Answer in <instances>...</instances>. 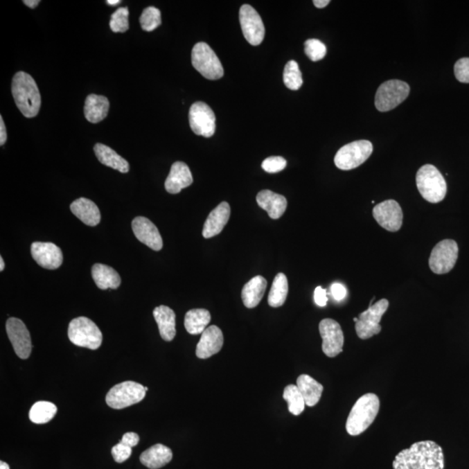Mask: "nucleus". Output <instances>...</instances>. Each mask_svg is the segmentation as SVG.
<instances>
[{"instance_id":"nucleus-7","label":"nucleus","mask_w":469,"mask_h":469,"mask_svg":"<svg viewBox=\"0 0 469 469\" xmlns=\"http://www.w3.org/2000/svg\"><path fill=\"white\" fill-rule=\"evenodd\" d=\"M145 387L140 383L127 381L112 387L106 396V403L112 409H123L134 405L145 398Z\"/></svg>"},{"instance_id":"nucleus-2","label":"nucleus","mask_w":469,"mask_h":469,"mask_svg":"<svg viewBox=\"0 0 469 469\" xmlns=\"http://www.w3.org/2000/svg\"><path fill=\"white\" fill-rule=\"evenodd\" d=\"M12 91L17 107L26 118H34L39 113L41 97L35 80L29 74L19 71L13 77Z\"/></svg>"},{"instance_id":"nucleus-15","label":"nucleus","mask_w":469,"mask_h":469,"mask_svg":"<svg viewBox=\"0 0 469 469\" xmlns=\"http://www.w3.org/2000/svg\"><path fill=\"white\" fill-rule=\"evenodd\" d=\"M6 333L8 335L17 355L21 359L29 358L33 344L30 332L26 324L18 318L11 317L6 321Z\"/></svg>"},{"instance_id":"nucleus-17","label":"nucleus","mask_w":469,"mask_h":469,"mask_svg":"<svg viewBox=\"0 0 469 469\" xmlns=\"http://www.w3.org/2000/svg\"><path fill=\"white\" fill-rule=\"evenodd\" d=\"M30 253L37 265L44 269H56L62 265V251L53 242H33Z\"/></svg>"},{"instance_id":"nucleus-34","label":"nucleus","mask_w":469,"mask_h":469,"mask_svg":"<svg viewBox=\"0 0 469 469\" xmlns=\"http://www.w3.org/2000/svg\"><path fill=\"white\" fill-rule=\"evenodd\" d=\"M283 399L287 403L290 413L294 416H300L304 412L306 403L302 393L297 385H287L283 391Z\"/></svg>"},{"instance_id":"nucleus-49","label":"nucleus","mask_w":469,"mask_h":469,"mask_svg":"<svg viewBox=\"0 0 469 469\" xmlns=\"http://www.w3.org/2000/svg\"><path fill=\"white\" fill-rule=\"evenodd\" d=\"M0 469H10L9 465L5 461H0Z\"/></svg>"},{"instance_id":"nucleus-22","label":"nucleus","mask_w":469,"mask_h":469,"mask_svg":"<svg viewBox=\"0 0 469 469\" xmlns=\"http://www.w3.org/2000/svg\"><path fill=\"white\" fill-rule=\"evenodd\" d=\"M256 202L259 207L266 211L269 217L275 220L282 217L287 205L285 197L269 190L260 191L256 196Z\"/></svg>"},{"instance_id":"nucleus-28","label":"nucleus","mask_w":469,"mask_h":469,"mask_svg":"<svg viewBox=\"0 0 469 469\" xmlns=\"http://www.w3.org/2000/svg\"><path fill=\"white\" fill-rule=\"evenodd\" d=\"M92 278L96 285L99 289L105 290L108 289H118L121 284V278L119 274L114 269L108 265L96 263L91 269Z\"/></svg>"},{"instance_id":"nucleus-43","label":"nucleus","mask_w":469,"mask_h":469,"mask_svg":"<svg viewBox=\"0 0 469 469\" xmlns=\"http://www.w3.org/2000/svg\"><path fill=\"white\" fill-rule=\"evenodd\" d=\"M315 302L318 306L324 307L327 306L328 297L326 290L321 286L317 287L314 294Z\"/></svg>"},{"instance_id":"nucleus-14","label":"nucleus","mask_w":469,"mask_h":469,"mask_svg":"<svg viewBox=\"0 0 469 469\" xmlns=\"http://www.w3.org/2000/svg\"><path fill=\"white\" fill-rule=\"evenodd\" d=\"M319 331L323 338L324 353L328 357H335L342 352L344 344V332L337 321L326 318L321 321Z\"/></svg>"},{"instance_id":"nucleus-4","label":"nucleus","mask_w":469,"mask_h":469,"mask_svg":"<svg viewBox=\"0 0 469 469\" xmlns=\"http://www.w3.org/2000/svg\"><path fill=\"white\" fill-rule=\"evenodd\" d=\"M416 180L420 194L430 203H440L446 197V180L439 170L432 164H425L421 167L417 171Z\"/></svg>"},{"instance_id":"nucleus-48","label":"nucleus","mask_w":469,"mask_h":469,"mask_svg":"<svg viewBox=\"0 0 469 469\" xmlns=\"http://www.w3.org/2000/svg\"><path fill=\"white\" fill-rule=\"evenodd\" d=\"M121 2V0H108L107 4L109 6H116L118 5Z\"/></svg>"},{"instance_id":"nucleus-39","label":"nucleus","mask_w":469,"mask_h":469,"mask_svg":"<svg viewBox=\"0 0 469 469\" xmlns=\"http://www.w3.org/2000/svg\"><path fill=\"white\" fill-rule=\"evenodd\" d=\"M287 161L282 157H269L263 161L262 168L269 173L280 172L285 169Z\"/></svg>"},{"instance_id":"nucleus-18","label":"nucleus","mask_w":469,"mask_h":469,"mask_svg":"<svg viewBox=\"0 0 469 469\" xmlns=\"http://www.w3.org/2000/svg\"><path fill=\"white\" fill-rule=\"evenodd\" d=\"M132 231L135 237L153 251H159L163 248V239L159 229L148 218L138 217L132 221Z\"/></svg>"},{"instance_id":"nucleus-20","label":"nucleus","mask_w":469,"mask_h":469,"mask_svg":"<svg viewBox=\"0 0 469 469\" xmlns=\"http://www.w3.org/2000/svg\"><path fill=\"white\" fill-rule=\"evenodd\" d=\"M193 183V174L189 166L183 162H176L170 168L169 176L166 184V190L170 194H179L184 188L189 187Z\"/></svg>"},{"instance_id":"nucleus-50","label":"nucleus","mask_w":469,"mask_h":469,"mask_svg":"<svg viewBox=\"0 0 469 469\" xmlns=\"http://www.w3.org/2000/svg\"><path fill=\"white\" fill-rule=\"evenodd\" d=\"M5 269V263L3 258H0V272H3Z\"/></svg>"},{"instance_id":"nucleus-12","label":"nucleus","mask_w":469,"mask_h":469,"mask_svg":"<svg viewBox=\"0 0 469 469\" xmlns=\"http://www.w3.org/2000/svg\"><path fill=\"white\" fill-rule=\"evenodd\" d=\"M239 20L245 39L251 46H259L265 39V28L258 12L251 6L244 5L239 11Z\"/></svg>"},{"instance_id":"nucleus-45","label":"nucleus","mask_w":469,"mask_h":469,"mask_svg":"<svg viewBox=\"0 0 469 469\" xmlns=\"http://www.w3.org/2000/svg\"><path fill=\"white\" fill-rule=\"evenodd\" d=\"M8 139V133H6V129L4 121L3 118H0V145H4Z\"/></svg>"},{"instance_id":"nucleus-27","label":"nucleus","mask_w":469,"mask_h":469,"mask_svg":"<svg viewBox=\"0 0 469 469\" xmlns=\"http://www.w3.org/2000/svg\"><path fill=\"white\" fill-rule=\"evenodd\" d=\"M267 289V281L262 276L253 277L242 290V299L245 307L253 309L261 302Z\"/></svg>"},{"instance_id":"nucleus-31","label":"nucleus","mask_w":469,"mask_h":469,"mask_svg":"<svg viewBox=\"0 0 469 469\" xmlns=\"http://www.w3.org/2000/svg\"><path fill=\"white\" fill-rule=\"evenodd\" d=\"M211 313L204 309H194L188 311L184 317V327L191 335L203 334L211 323Z\"/></svg>"},{"instance_id":"nucleus-5","label":"nucleus","mask_w":469,"mask_h":469,"mask_svg":"<svg viewBox=\"0 0 469 469\" xmlns=\"http://www.w3.org/2000/svg\"><path fill=\"white\" fill-rule=\"evenodd\" d=\"M68 337L74 345L95 351L100 347L103 335L99 328L87 317L75 318L68 328Z\"/></svg>"},{"instance_id":"nucleus-35","label":"nucleus","mask_w":469,"mask_h":469,"mask_svg":"<svg viewBox=\"0 0 469 469\" xmlns=\"http://www.w3.org/2000/svg\"><path fill=\"white\" fill-rule=\"evenodd\" d=\"M283 82L290 90L297 91L302 87L303 80L299 64L290 60L287 63L283 71Z\"/></svg>"},{"instance_id":"nucleus-33","label":"nucleus","mask_w":469,"mask_h":469,"mask_svg":"<svg viewBox=\"0 0 469 469\" xmlns=\"http://www.w3.org/2000/svg\"><path fill=\"white\" fill-rule=\"evenodd\" d=\"M57 409L53 402H37L34 403L32 409L30 410L29 418L30 422L36 424H44L49 423L56 415Z\"/></svg>"},{"instance_id":"nucleus-29","label":"nucleus","mask_w":469,"mask_h":469,"mask_svg":"<svg viewBox=\"0 0 469 469\" xmlns=\"http://www.w3.org/2000/svg\"><path fill=\"white\" fill-rule=\"evenodd\" d=\"M94 152L99 162L104 164V166L111 167L112 169L121 171L122 173L128 172L130 166L127 161L123 159L115 150L109 148L107 145H103V143H97L94 146Z\"/></svg>"},{"instance_id":"nucleus-42","label":"nucleus","mask_w":469,"mask_h":469,"mask_svg":"<svg viewBox=\"0 0 469 469\" xmlns=\"http://www.w3.org/2000/svg\"><path fill=\"white\" fill-rule=\"evenodd\" d=\"M331 294L335 300L342 301L347 295V290H346V287L342 284L335 283L331 285Z\"/></svg>"},{"instance_id":"nucleus-21","label":"nucleus","mask_w":469,"mask_h":469,"mask_svg":"<svg viewBox=\"0 0 469 469\" xmlns=\"http://www.w3.org/2000/svg\"><path fill=\"white\" fill-rule=\"evenodd\" d=\"M231 217V207L227 202H222L209 215L204 222L203 236L204 238H211L220 234Z\"/></svg>"},{"instance_id":"nucleus-25","label":"nucleus","mask_w":469,"mask_h":469,"mask_svg":"<svg viewBox=\"0 0 469 469\" xmlns=\"http://www.w3.org/2000/svg\"><path fill=\"white\" fill-rule=\"evenodd\" d=\"M71 211L85 224L91 227L98 225L101 221V213L98 207L87 198L80 197L75 200L71 204Z\"/></svg>"},{"instance_id":"nucleus-16","label":"nucleus","mask_w":469,"mask_h":469,"mask_svg":"<svg viewBox=\"0 0 469 469\" xmlns=\"http://www.w3.org/2000/svg\"><path fill=\"white\" fill-rule=\"evenodd\" d=\"M373 217L378 224L390 232L398 231L402 226L403 213L398 202L386 200L373 209Z\"/></svg>"},{"instance_id":"nucleus-3","label":"nucleus","mask_w":469,"mask_h":469,"mask_svg":"<svg viewBox=\"0 0 469 469\" xmlns=\"http://www.w3.org/2000/svg\"><path fill=\"white\" fill-rule=\"evenodd\" d=\"M380 400L375 393H365L357 400L349 413L346 430L352 436H357L367 430L378 416Z\"/></svg>"},{"instance_id":"nucleus-38","label":"nucleus","mask_w":469,"mask_h":469,"mask_svg":"<svg viewBox=\"0 0 469 469\" xmlns=\"http://www.w3.org/2000/svg\"><path fill=\"white\" fill-rule=\"evenodd\" d=\"M304 51L310 60L317 62L326 56L327 48L321 41L315 39H308L304 44Z\"/></svg>"},{"instance_id":"nucleus-11","label":"nucleus","mask_w":469,"mask_h":469,"mask_svg":"<svg viewBox=\"0 0 469 469\" xmlns=\"http://www.w3.org/2000/svg\"><path fill=\"white\" fill-rule=\"evenodd\" d=\"M459 248L457 242L452 239L438 242L431 252L429 260L430 268L437 275H443L451 272L457 262Z\"/></svg>"},{"instance_id":"nucleus-41","label":"nucleus","mask_w":469,"mask_h":469,"mask_svg":"<svg viewBox=\"0 0 469 469\" xmlns=\"http://www.w3.org/2000/svg\"><path fill=\"white\" fill-rule=\"evenodd\" d=\"M132 452V448L125 446V444L121 443L115 445L112 450V457L118 463H122V462L127 461L131 457Z\"/></svg>"},{"instance_id":"nucleus-23","label":"nucleus","mask_w":469,"mask_h":469,"mask_svg":"<svg viewBox=\"0 0 469 469\" xmlns=\"http://www.w3.org/2000/svg\"><path fill=\"white\" fill-rule=\"evenodd\" d=\"M173 454L170 448L163 444H155L140 455V461L150 469L164 467L172 460Z\"/></svg>"},{"instance_id":"nucleus-40","label":"nucleus","mask_w":469,"mask_h":469,"mask_svg":"<svg viewBox=\"0 0 469 469\" xmlns=\"http://www.w3.org/2000/svg\"><path fill=\"white\" fill-rule=\"evenodd\" d=\"M454 75L461 83L469 84V57H462L455 63Z\"/></svg>"},{"instance_id":"nucleus-26","label":"nucleus","mask_w":469,"mask_h":469,"mask_svg":"<svg viewBox=\"0 0 469 469\" xmlns=\"http://www.w3.org/2000/svg\"><path fill=\"white\" fill-rule=\"evenodd\" d=\"M109 108V103L105 96L89 95L85 99V118L92 124H98L107 116Z\"/></svg>"},{"instance_id":"nucleus-30","label":"nucleus","mask_w":469,"mask_h":469,"mask_svg":"<svg viewBox=\"0 0 469 469\" xmlns=\"http://www.w3.org/2000/svg\"><path fill=\"white\" fill-rule=\"evenodd\" d=\"M297 386L302 393L307 406L317 405L324 391V386L309 375H301L297 378Z\"/></svg>"},{"instance_id":"nucleus-36","label":"nucleus","mask_w":469,"mask_h":469,"mask_svg":"<svg viewBox=\"0 0 469 469\" xmlns=\"http://www.w3.org/2000/svg\"><path fill=\"white\" fill-rule=\"evenodd\" d=\"M161 12L159 9L150 6L143 10L141 17H140V25L142 29L145 32H152L161 25Z\"/></svg>"},{"instance_id":"nucleus-37","label":"nucleus","mask_w":469,"mask_h":469,"mask_svg":"<svg viewBox=\"0 0 469 469\" xmlns=\"http://www.w3.org/2000/svg\"><path fill=\"white\" fill-rule=\"evenodd\" d=\"M109 27L113 33H125L129 30V10L121 8L116 10L109 20Z\"/></svg>"},{"instance_id":"nucleus-44","label":"nucleus","mask_w":469,"mask_h":469,"mask_svg":"<svg viewBox=\"0 0 469 469\" xmlns=\"http://www.w3.org/2000/svg\"><path fill=\"white\" fill-rule=\"evenodd\" d=\"M121 443L125 444V446L130 448L136 447L139 443V436L134 432H128L124 434L121 441Z\"/></svg>"},{"instance_id":"nucleus-32","label":"nucleus","mask_w":469,"mask_h":469,"mask_svg":"<svg viewBox=\"0 0 469 469\" xmlns=\"http://www.w3.org/2000/svg\"><path fill=\"white\" fill-rule=\"evenodd\" d=\"M287 293H289V284H287L286 276L283 273L277 274L269 291V306L273 308L283 306L287 299Z\"/></svg>"},{"instance_id":"nucleus-8","label":"nucleus","mask_w":469,"mask_h":469,"mask_svg":"<svg viewBox=\"0 0 469 469\" xmlns=\"http://www.w3.org/2000/svg\"><path fill=\"white\" fill-rule=\"evenodd\" d=\"M373 145L368 140H359L342 146L335 157V166L342 170L355 169L371 156Z\"/></svg>"},{"instance_id":"nucleus-10","label":"nucleus","mask_w":469,"mask_h":469,"mask_svg":"<svg viewBox=\"0 0 469 469\" xmlns=\"http://www.w3.org/2000/svg\"><path fill=\"white\" fill-rule=\"evenodd\" d=\"M389 307V301L382 299L369 306L367 310L359 315L358 321L355 323V331L359 338L362 340H367L382 331L380 321Z\"/></svg>"},{"instance_id":"nucleus-13","label":"nucleus","mask_w":469,"mask_h":469,"mask_svg":"<svg viewBox=\"0 0 469 469\" xmlns=\"http://www.w3.org/2000/svg\"><path fill=\"white\" fill-rule=\"evenodd\" d=\"M190 126L195 134L211 138L215 131V116L210 106L204 102L195 103L190 109Z\"/></svg>"},{"instance_id":"nucleus-9","label":"nucleus","mask_w":469,"mask_h":469,"mask_svg":"<svg viewBox=\"0 0 469 469\" xmlns=\"http://www.w3.org/2000/svg\"><path fill=\"white\" fill-rule=\"evenodd\" d=\"M409 85L406 82L393 80L380 85L376 91L375 105L379 112L391 111L409 97Z\"/></svg>"},{"instance_id":"nucleus-19","label":"nucleus","mask_w":469,"mask_h":469,"mask_svg":"<svg viewBox=\"0 0 469 469\" xmlns=\"http://www.w3.org/2000/svg\"><path fill=\"white\" fill-rule=\"evenodd\" d=\"M224 345V335L215 325L208 327L201 335L196 349L198 358L208 359L221 351Z\"/></svg>"},{"instance_id":"nucleus-6","label":"nucleus","mask_w":469,"mask_h":469,"mask_svg":"<svg viewBox=\"0 0 469 469\" xmlns=\"http://www.w3.org/2000/svg\"><path fill=\"white\" fill-rule=\"evenodd\" d=\"M191 63L195 69L207 80H217L224 76V71L220 60L206 43L195 44L191 51Z\"/></svg>"},{"instance_id":"nucleus-1","label":"nucleus","mask_w":469,"mask_h":469,"mask_svg":"<svg viewBox=\"0 0 469 469\" xmlns=\"http://www.w3.org/2000/svg\"><path fill=\"white\" fill-rule=\"evenodd\" d=\"M443 448L433 441H423L400 452L393 461V469H444Z\"/></svg>"},{"instance_id":"nucleus-24","label":"nucleus","mask_w":469,"mask_h":469,"mask_svg":"<svg viewBox=\"0 0 469 469\" xmlns=\"http://www.w3.org/2000/svg\"><path fill=\"white\" fill-rule=\"evenodd\" d=\"M153 317L159 325L161 337L171 342L176 337V314L170 308L161 306L153 310Z\"/></svg>"},{"instance_id":"nucleus-46","label":"nucleus","mask_w":469,"mask_h":469,"mask_svg":"<svg viewBox=\"0 0 469 469\" xmlns=\"http://www.w3.org/2000/svg\"><path fill=\"white\" fill-rule=\"evenodd\" d=\"M330 0H314L313 4L317 8H324L330 4Z\"/></svg>"},{"instance_id":"nucleus-47","label":"nucleus","mask_w":469,"mask_h":469,"mask_svg":"<svg viewBox=\"0 0 469 469\" xmlns=\"http://www.w3.org/2000/svg\"><path fill=\"white\" fill-rule=\"evenodd\" d=\"M39 3V0H25V1H24V4L33 9L36 8Z\"/></svg>"}]
</instances>
